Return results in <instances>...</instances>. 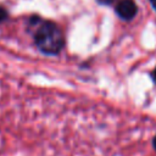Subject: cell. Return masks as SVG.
<instances>
[{"instance_id": "277c9868", "label": "cell", "mask_w": 156, "mask_h": 156, "mask_svg": "<svg viewBox=\"0 0 156 156\" xmlns=\"http://www.w3.org/2000/svg\"><path fill=\"white\" fill-rule=\"evenodd\" d=\"M100 4H102V5H110V4H112L115 0H98Z\"/></svg>"}, {"instance_id": "7a4b0ae2", "label": "cell", "mask_w": 156, "mask_h": 156, "mask_svg": "<svg viewBox=\"0 0 156 156\" xmlns=\"http://www.w3.org/2000/svg\"><path fill=\"white\" fill-rule=\"evenodd\" d=\"M136 11L138 9L133 0H121L116 6L117 15L122 20H126V21L134 18V16L136 15Z\"/></svg>"}, {"instance_id": "6da1fadb", "label": "cell", "mask_w": 156, "mask_h": 156, "mask_svg": "<svg viewBox=\"0 0 156 156\" xmlns=\"http://www.w3.org/2000/svg\"><path fill=\"white\" fill-rule=\"evenodd\" d=\"M34 41L43 52L56 55L63 48L65 38L56 24L52 22H43L34 33Z\"/></svg>"}, {"instance_id": "3957f363", "label": "cell", "mask_w": 156, "mask_h": 156, "mask_svg": "<svg viewBox=\"0 0 156 156\" xmlns=\"http://www.w3.org/2000/svg\"><path fill=\"white\" fill-rule=\"evenodd\" d=\"M6 18H7V12H6V10L2 9V7H0V22L4 21V20H6Z\"/></svg>"}, {"instance_id": "8992f818", "label": "cell", "mask_w": 156, "mask_h": 156, "mask_svg": "<svg viewBox=\"0 0 156 156\" xmlns=\"http://www.w3.org/2000/svg\"><path fill=\"white\" fill-rule=\"evenodd\" d=\"M152 78H154V80L156 82V68H155V71L152 72Z\"/></svg>"}, {"instance_id": "5b68a950", "label": "cell", "mask_w": 156, "mask_h": 156, "mask_svg": "<svg viewBox=\"0 0 156 156\" xmlns=\"http://www.w3.org/2000/svg\"><path fill=\"white\" fill-rule=\"evenodd\" d=\"M150 2H151V5H152V7L156 10V0H150Z\"/></svg>"}, {"instance_id": "52a82bcc", "label": "cell", "mask_w": 156, "mask_h": 156, "mask_svg": "<svg viewBox=\"0 0 156 156\" xmlns=\"http://www.w3.org/2000/svg\"><path fill=\"white\" fill-rule=\"evenodd\" d=\"M154 147H155V149H156V136H155V138H154Z\"/></svg>"}]
</instances>
